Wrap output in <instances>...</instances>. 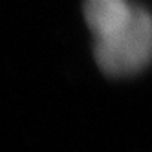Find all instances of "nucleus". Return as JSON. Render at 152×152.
<instances>
[{"label":"nucleus","instance_id":"obj_1","mask_svg":"<svg viewBox=\"0 0 152 152\" xmlns=\"http://www.w3.org/2000/svg\"><path fill=\"white\" fill-rule=\"evenodd\" d=\"M84 20L95 37L94 55L108 75H130L152 59V18L126 0H86Z\"/></svg>","mask_w":152,"mask_h":152}]
</instances>
